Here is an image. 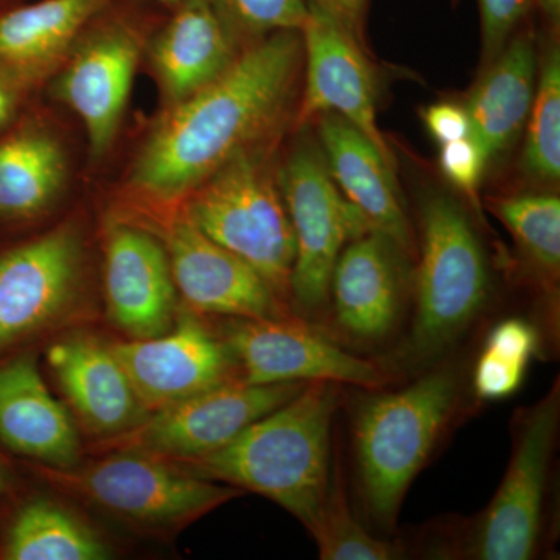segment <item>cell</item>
Segmentation results:
<instances>
[{"label": "cell", "mask_w": 560, "mask_h": 560, "mask_svg": "<svg viewBox=\"0 0 560 560\" xmlns=\"http://www.w3.org/2000/svg\"><path fill=\"white\" fill-rule=\"evenodd\" d=\"M540 346V335L533 324L522 318H508L497 324L486 338L485 349L515 363L528 366Z\"/></svg>", "instance_id": "cell-33"}, {"label": "cell", "mask_w": 560, "mask_h": 560, "mask_svg": "<svg viewBox=\"0 0 560 560\" xmlns=\"http://www.w3.org/2000/svg\"><path fill=\"white\" fill-rule=\"evenodd\" d=\"M312 536L323 560H397L404 559L407 552L400 544L372 536L357 521L338 466H334L323 515Z\"/></svg>", "instance_id": "cell-27"}, {"label": "cell", "mask_w": 560, "mask_h": 560, "mask_svg": "<svg viewBox=\"0 0 560 560\" xmlns=\"http://www.w3.org/2000/svg\"><path fill=\"white\" fill-rule=\"evenodd\" d=\"M340 399V383H308L220 451L171 463L195 477L259 493L313 534L334 474L331 423Z\"/></svg>", "instance_id": "cell-2"}, {"label": "cell", "mask_w": 560, "mask_h": 560, "mask_svg": "<svg viewBox=\"0 0 560 560\" xmlns=\"http://www.w3.org/2000/svg\"><path fill=\"white\" fill-rule=\"evenodd\" d=\"M108 548L97 534L60 504H25L7 533L3 558L10 560H102Z\"/></svg>", "instance_id": "cell-26"}, {"label": "cell", "mask_w": 560, "mask_h": 560, "mask_svg": "<svg viewBox=\"0 0 560 560\" xmlns=\"http://www.w3.org/2000/svg\"><path fill=\"white\" fill-rule=\"evenodd\" d=\"M488 296V264L466 210L445 195L427 198L412 353L420 360L441 355L469 329Z\"/></svg>", "instance_id": "cell-6"}, {"label": "cell", "mask_w": 560, "mask_h": 560, "mask_svg": "<svg viewBox=\"0 0 560 560\" xmlns=\"http://www.w3.org/2000/svg\"><path fill=\"white\" fill-rule=\"evenodd\" d=\"M0 2H3V0H0Z\"/></svg>", "instance_id": "cell-40"}, {"label": "cell", "mask_w": 560, "mask_h": 560, "mask_svg": "<svg viewBox=\"0 0 560 560\" xmlns=\"http://www.w3.org/2000/svg\"><path fill=\"white\" fill-rule=\"evenodd\" d=\"M366 390L350 430L361 499L372 521L393 528L411 482L455 418L459 377L440 370L401 389Z\"/></svg>", "instance_id": "cell-3"}, {"label": "cell", "mask_w": 560, "mask_h": 560, "mask_svg": "<svg viewBox=\"0 0 560 560\" xmlns=\"http://www.w3.org/2000/svg\"><path fill=\"white\" fill-rule=\"evenodd\" d=\"M401 253L381 232L370 231L342 249L330 294L335 323L352 340L381 342L399 324L401 312Z\"/></svg>", "instance_id": "cell-18"}, {"label": "cell", "mask_w": 560, "mask_h": 560, "mask_svg": "<svg viewBox=\"0 0 560 560\" xmlns=\"http://www.w3.org/2000/svg\"><path fill=\"white\" fill-rule=\"evenodd\" d=\"M523 168L539 183L560 176V55L552 47L541 66L528 117Z\"/></svg>", "instance_id": "cell-28"}, {"label": "cell", "mask_w": 560, "mask_h": 560, "mask_svg": "<svg viewBox=\"0 0 560 560\" xmlns=\"http://www.w3.org/2000/svg\"><path fill=\"white\" fill-rule=\"evenodd\" d=\"M300 33L254 40L223 75L165 109L132 162L131 190L161 205L183 201L224 162L259 147L293 101Z\"/></svg>", "instance_id": "cell-1"}, {"label": "cell", "mask_w": 560, "mask_h": 560, "mask_svg": "<svg viewBox=\"0 0 560 560\" xmlns=\"http://www.w3.org/2000/svg\"><path fill=\"white\" fill-rule=\"evenodd\" d=\"M54 485L125 521L151 529H180L242 495L232 486L195 477L171 460L114 451L70 469L47 467Z\"/></svg>", "instance_id": "cell-7"}, {"label": "cell", "mask_w": 560, "mask_h": 560, "mask_svg": "<svg viewBox=\"0 0 560 560\" xmlns=\"http://www.w3.org/2000/svg\"><path fill=\"white\" fill-rule=\"evenodd\" d=\"M560 420V385L515 416L510 466L489 506L452 530L436 558L528 560L539 550Z\"/></svg>", "instance_id": "cell-5"}, {"label": "cell", "mask_w": 560, "mask_h": 560, "mask_svg": "<svg viewBox=\"0 0 560 560\" xmlns=\"http://www.w3.org/2000/svg\"><path fill=\"white\" fill-rule=\"evenodd\" d=\"M47 361L86 430L105 440L135 429L150 415L109 345L73 335L47 350Z\"/></svg>", "instance_id": "cell-19"}, {"label": "cell", "mask_w": 560, "mask_h": 560, "mask_svg": "<svg viewBox=\"0 0 560 560\" xmlns=\"http://www.w3.org/2000/svg\"><path fill=\"white\" fill-rule=\"evenodd\" d=\"M147 47L165 109L223 75L241 55V40L209 0H180Z\"/></svg>", "instance_id": "cell-17"}, {"label": "cell", "mask_w": 560, "mask_h": 560, "mask_svg": "<svg viewBox=\"0 0 560 560\" xmlns=\"http://www.w3.org/2000/svg\"><path fill=\"white\" fill-rule=\"evenodd\" d=\"M238 40L250 43L271 33L301 32L307 0H209Z\"/></svg>", "instance_id": "cell-29"}, {"label": "cell", "mask_w": 560, "mask_h": 560, "mask_svg": "<svg viewBox=\"0 0 560 560\" xmlns=\"http://www.w3.org/2000/svg\"><path fill=\"white\" fill-rule=\"evenodd\" d=\"M545 16L552 22L558 24L560 20V0H537Z\"/></svg>", "instance_id": "cell-37"}, {"label": "cell", "mask_w": 560, "mask_h": 560, "mask_svg": "<svg viewBox=\"0 0 560 560\" xmlns=\"http://www.w3.org/2000/svg\"><path fill=\"white\" fill-rule=\"evenodd\" d=\"M68 156L50 131L25 125L0 140V219L27 221L60 198Z\"/></svg>", "instance_id": "cell-24"}, {"label": "cell", "mask_w": 560, "mask_h": 560, "mask_svg": "<svg viewBox=\"0 0 560 560\" xmlns=\"http://www.w3.org/2000/svg\"><path fill=\"white\" fill-rule=\"evenodd\" d=\"M106 305L131 340L160 337L176 320V287L167 250L131 224H114L105 246Z\"/></svg>", "instance_id": "cell-16"}, {"label": "cell", "mask_w": 560, "mask_h": 560, "mask_svg": "<svg viewBox=\"0 0 560 560\" xmlns=\"http://www.w3.org/2000/svg\"><path fill=\"white\" fill-rule=\"evenodd\" d=\"M481 14L482 54L492 62L510 43L512 33L533 5V0H478Z\"/></svg>", "instance_id": "cell-30"}, {"label": "cell", "mask_w": 560, "mask_h": 560, "mask_svg": "<svg viewBox=\"0 0 560 560\" xmlns=\"http://www.w3.org/2000/svg\"><path fill=\"white\" fill-rule=\"evenodd\" d=\"M301 28L307 83L301 121L334 113L359 128L394 167V154L375 120V79L359 38L329 11L307 0Z\"/></svg>", "instance_id": "cell-15"}, {"label": "cell", "mask_w": 560, "mask_h": 560, "mask_svg": "<svg viewBox=\"0 0 560 560\" xmlns=\"http://www.w3.org/2000/svg\"><path fill=\"white\" fill-rule=\"evenodd\" d=\"M173 282L194 312L268 319L293 316L259 272L213 242L183 210L164 237Z\"/></svg>", "instance_id": "cell-14"}, {"label": "cell", "mask_w": 560, "mask_h": 560, "mask_svg": "<svg viewBox=\"0 0 560 560\" xmlns=\"http://www.w3.org/2000/svg\"><path fill=\"white\" fill-rule=\"evenodd\" d=\"M278 183L296 242L290 300L302 319L316 318L329 302L331 272L342 249L372 230L331 179L324 154L311 143L294 149Z\"/></svg>", "instance_id": "cell-8"}, {"label": "cell", "mask_w": 560, "mask_h": 560, "mask_svg": "<svg viewBox=\"0 0 560 560\" xmlns=\"http://www.w3.org/2000/svg\"><path fill=\"white\" fill-rule=\"evenodd\" d=\"M488 164L485 151L471 136L441 145L442 173L456 189L464 191L474 200Z\"/></svg>", "instance_id": "cell-31"}, {"label": "cell", "mask_w": 560, "mask_h": 560, "mask_svg": "<svg viewBox=\"0 0 560 560\" xmlns=\"http://www.w3.org/2000/svg\"><path fill=\"white\" fill-rule=\"evenodd\" d=\"M114 5L80 36L54 84L55 97L83 121L94 161L109 153L119 135L142 50L140 28Z\"/></svg>", "instance_id": "cell-10"}, {"label": "cell", "mask_w": 560, "mask_h": 560, "mask_svg": "<svg viewBox=\"0 0 560 560\" xmlns=\"http://www.w3.org/2000/svg\"><path fill=\"white\" fill-rule=\"evenodd\" d=\"M489 209L511 232L539 278L555 330L559 329L560 200L551 194L490 198Z\"/></svg>", "instance_id": "cell-25"}, {"label": "cell", "mask_w": 560, "mask_h": 560, "mask_svg": "<svg viewBox=\"0 0 560 560\" xmlns=\"http://www.w3.org/2000/svg\"><path fill=\"white\" fill-rule=\"evenodd\" d=\"M526 368L482 349L474 371L475 393L482 400L506 399L521 388Z\"/></svg>", "instance_id": "cell-32"}, {"label": "cell", "mask_w": 560, "mask_h": 560, "mask_svg": "<svg viewBox=\"0 0 560 560\" xmlns=\"http://www.w3.org/2000/svg\"><path fill=\"white\" fill-rule=\"evenodd\" d=\"M307 385H248L234 378L150 412L135 429L105 440V448L167 460L198 458L230 444L246 427L293 399Z\"/></svg>", "instance_id": "cell-9"}, {"label": "cell", "mask_w": 560, "mask_h": 560, "mask_svg": "<svg viewBox=\"0 0 560 560\" xmlns=\"http://www.w3.org/2000/svg\"><path fill=\"white\" fill-rule=\"evenodd\" d=\"M425 124L430 135L441 145L469 138L470 120L466 108L452 105V103H438L430 106L425 113Z\"/></svg>", "instance_id": "cell-34"}, {"label": "cell", "mask_w": 560, "mask_h": 560, "mask_svg": "<svg viewBox=\"0 0 560 560\" xmlns=\"http://www.w3.org/2000/svg\"><path fill=\"white\" fill-rule=\"evenodd\" d=\"M537 60L533 40H512L490 62L467 101L470 136L485 151L488 162L511 149L518 138L536 95Z\"/></svg>", "instance_id": "cell-23"}, {"label": "cell", "mask_w": 560, "mask_h": 560, "mask_svg": "<svg viewBox=\"0 0 560 560\" xmlns=\"http://www.w3.org/2000/svg\"><path fill=\"white\" fill-rule=\"evenodd\" d=\"M176 318L160 337L109 345L149 412L237 378L226 342L191 313Z\"/></svg>", "instance_id": "cell-13"}, {"label": "cell", "mask_w": 560, "mask_h": 560, "mask_svg": "<svg viewBox=\"0 0 560 560\" xmlns=\"http://www.w3.org/2000/svg\"><path fill=\"white\" fill-rule=\"evenodd\" d=\"M324 160L331 179L363 213L371 230L389 238L401 253H411V230L394 167L366 136L338 114L319 116Z\"/></svg>", "instance_id": "cell-20"}, {"label": "cell", "mask_w": 560, "mask_h": 560, "mask_svg": "<svg viewBox=\"0 0 560 560\" xmlns=\"http://www.w3.org/2000/svg\"><path fill=\"white\" fill-rule=\"evenodd\" d=\"M183 201L195 226L259 272L280 301L290 300L296 242L259 147L232 156Z\"/></svg>", "instance_id": "cell-4"}, {"label": "cell", "mask_w": 560, "mask_h": 560, "mask_svg": "<svg viewBox=\"0 0 560 560\" xmlns=\"http://www.w3.org/2000/svg\"><path fill=\"white\" fill-rule=\"evenodd\" d=\"M312 2L329 11L331 16L337 18L350 33L359 38L366 0H312Z\"/></svg>", "instance_id": "cell-35"}, {"label": "cell", "mask_w": 560, "mask_h": 560, "mask_svg": "<svg viewBox=\"0 0 560 560\" xmlns=\"http://www.w3.org/2000/svg\"><path fill=\"white\" fill-rule=\"evenodd\" d=\"M119 0H39L0 13V72L32 90Z\"/></svg>", "instance_id": "cell-22"}, {"label": "cell", "mask_w": 560, "mask_h": 560, "mask_svg": "<svg viewBox=\"0 0 560 560\" xmlns=\"http://www.w3.org/2000/svg\"><path fill=\"white\" fill-rule=\"evenodd\" d=\"M2 486H3V475H2V469H0V490H2Z\"/></svg>", "instance_id": "cell-39"}, {"label": "cell", "mask_w": 560, "mask_h": 560, "mask_svg": "<svg viewBox=\"0 0 560 560\" xmlns=\"http://www.w3.org/2000/svg\"><path fill=\"white\" fill-rule=\"evenodd\" d=\"M158 2L162 3V5L168 7V9H175L180 0H158Z\"/></svg>", "instance_id": "cell-38"}, {"label": "cell", "mask_w": 560, "mask_h": 560, "mask_svg": "<svg viewBox=\"0 0 560 560\" xmlns=\"http://www.w3.org/2000/svg\"><path fill=\"white\" fill-rule=\"evenodd\" d=\"M84 267L79 228L62 224L0 256V350L51 326L75 301Z\"/></svg>", "instance_id": "cell-12"}, {"label": "cell", "mask_w": 560, "mask_h": 560, "mask_svg": "<svg viewBox=\"0 0 560 560\" xmlns=\"http://www.w3.org/2000/svg\"><path fill=\"white\" fill-rule=\"evenodd\" d=\"M0 441L54 469L79 466L75 423L51 396L33 357L0 366Z\"/></svg>", "instance_id": "cell-21"}, {"label": "cell", "mask_w": 560, "mask_h": 560, "mask_svg": "<svg viewBox=\"0 0 560 560\" xmlns=\"http://www.w3.org/2000/svg\"><path fill=\"white\" fill-rule=\"evenodd\" d=\"M27 92V88L22 86L7 73L0 72V130L14 119Z\"/></svg>", "instance_id": "cell-36"}, {"label": "cell", "mask_w": 560, "mask_h": 560, "mask_svg": "<svg viewBox=\"0 0 560 560\" xmlns=\"http://www.w3.org/2000/svg\"><path fill=\"white\" fill-rule=\"evenodd\" d=\"M226 345L248 385L335 382L381 389L389 382L381 364L353 355L300 316L237 319Z\"/></svg>", "instance_id": "cell-11"}]
</instances>
